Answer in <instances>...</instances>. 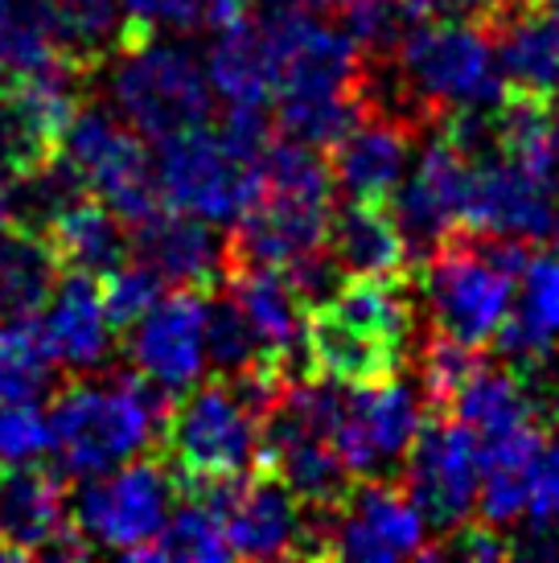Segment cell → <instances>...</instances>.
Returning a JSON list of instances; mask_svg holds the SVG:
<instances>
[{"instance_id":"obj_1","label":"cell","mask_w":559,"mask_h":563,"mask_svg":"<svg viewBox=\"0 0 559 563\" xmlns=\"http://www.w3.org/2000/svg\"><path fill=\"white\" fill-rule=\"evenodd\" d=\"M173 395L140 371H116L108 383H70L54 395L50 453L66 477H95L149 453L169 420Z\"/></svg>"},{"instance_id":"obj_2","label":"cell","mask_w":559,"mask_h":563,"mask_svg":"<svg viewBox=\"0 0 559 563\" xmlns=\"http://www.w3.org/2000/svg\"><path fill=\"white\" fill-rule=\"evenodd\" d=\"M111 108L132 132L165 141L198 128L215 111V87L206 66L177 42L144 37L111 58Z\"/></svg>"},{"instance_id":"obj_3","label":"cell","mask_w":559,"mask_h":563,"mask_svg":"<svg viewBox=\"0 0 559 563\" xmlns=\"http://www.w3.org/2000/svg\"><path fill=\"white\" fill-rule=\"evenodd\" d=\"M156 444L177 485L243 477L260 456V416L243 404L231 378H215L173 399Z\"/></svg>"},{"instance_id":"obj_4","label":"cell","mask_w":559,"mask_h":563,"mask_svg":"<svg viewBox=\"0 0 559 563\" xmlns=\"http://www.w3.org/2000/svg\"><path fill=\"white\" fill-rule=\"evenodd\" d=\"M424 267V297H428V313L432 329L461 345L482 350L494 342L497 325L506 321L514 305V280L506 267H497L473 239L469 227H457L440 239L432 255L419 260Z\"/></svg>"},{"instance_id":"obj_5","label":"cell","mask_w":559,"mask_h":563,"mask_svg":"<svg viewBox=\"0 0 559 563\" xmlns=\"http://www.w3.org/2000/svg\"><path fill=\"white\" fill-rule=\"evenodd\" d=\"M153 161L156 194L169 210L231 227L260 198V165L234 157L218 132L206 124L165 136Z\"/></svg>"},{"instance_id":"obj_6","label":"cell","mask_w":559,"mask_h":563,"mask_svg":"<svg viewBox=\"0 0 559 563\" xmlns=\"http://www.w3.org/2000/svg\"><path fill=\"white\" fill-rule=\"evenodd\" d=\"M169 498L173 482L165 461L132 456V461H124V465H116L108 473L78 477L70 518H75V527L91 548L99 543V548H111L128 555V560H136L165 527Z\"/></svg>"},{"instance_id":"obj_7","label":"cell","mask_w":559,"mask_h":563,"mask_svg":"<svg viewBox=\"0 0 559 563\" xmlns=\"http://www.w3.org/2000/svg\"><path fill=\"white\" fill-rule=\"evenodd\" d=\"M63 157L75 165L83 186L111 206L128 227H136L161 206L149 148L116 111L78 108L63 136Z\"/></svg>"},{"instance_id":"obj_8","label":"cell","mask_w":559,"mask_h":563,"mask_svg":"<svg viewBox=\"0 0 559 563\" xmlns=\"http://www.w3.org/2000/svg\"><path fill=\"white\" fill-rule=\"evenodd\" d=\"M407 498L419 506L424 522L432 531H452L478 510V489H482V444L469 423L452 416H436L419 423L416 440L404 461Z\"/></svg>"},{"instance_id":"obj_9","label":"cell","mask_w":559,"mask_h":563,"mask_svg":"<svg viewBox=\"0 0 559 563\" xmlns=\"http://www.w3.org/2000/svg\"><path fill=\"white\" fill-rule=\"evenodd\" d=\"M424 411V395L395 378L374 387H350L329 440L354 477H387L391 470H399V461H407Z\"/></svg>"},{"instance_id":"obj_10","label":"cell","mask_w":559,"mask_h":563,"mask_svg":"<svg viewBox=\"0 0 559 563\" xmlns=\"http://www.w3.org/2000/svg\"><path fill=\"white\" fill-rule=\"evenodd\" d=\"M428 551V522L419 506L387 477L354 485L333 515V560L395 563Z\"/></svg>"},{"instance_id":"obj_11","label":"cell","mask_w":559,"mask_h":563,"mask_svg":"<svg viewBox=\"0 0 559 563\" xmlns=\"http://www.w3.org/2000/svg\"><path fill=\"white\" fill-rule=\"evenodd\" d=\"M128 366L153 378L161 391L186 395L206 375V292L202 288H177L161 297L132 325Z\"/></svg>"},{"instance_id":"obj_12","label":"cell","mask_w":559,"mask_h":563,"mask_svg":"<svg viewBox=\"0 0 559 563\" xmlns=\"http://www.w3.org/2000/svg\"><path fill=\"white\" fill-rule=\"evenodd\" d=\"M461 227L539 243L556 235L559 227V181L523 169L506 157L482 161L469 173Z\"/></svg>"},{"instance_id":"obj_13","label":"cell","mask_w":559,"mask_h":563,"mask_svg":"<svg viewBox=\"0 0 559 563\" xmlns=\"http://www.w3.org/2000/svg\"><path fill=\"white\" fill-rule=\"evenodd\" d=\"M469 173H473V165L445 136H436L419 153V165L412 169V177H404L399 189L391 194L387 206L407 239L412 264H419L424 255H432L440 247V239L461 227Z\"/></svg>"},{"instance_id":"obj_14","label":"cell","mask_w":559,"mask_h":563,"mask_svg":"<svg viewBox=\"0 0 559 563\" xmlns=\"http://www.w3.org/2000/svg\"><path fill=\"white\" fill-rule=\"evenodd\" d=\"M128 231H132V255L153 267L169 288L210 292L227 284V235H218L215 222L156 206L149 219H140Z\"/></svg>"},{"instance_id":"obj_15","label":"cell","mask_w":559,"mask_h":563,"mask_svg":"<svg viewBox=\"0 0 559 563\" xmlns=\"http://www.w3.org/2000/svg\"><path fill=\"white\" fill-rule=\"evenodd\" d=\"M412 144H416V128L366 108L362 120L329 148L333 186L350 202H391V194L407 177Z\"/></svg>"},{"instance_id":"obj_16","label":"cell","mask_w":559,"mask_h":563,"mask_svg":"<svg viewBox=\"0 0 559 563\" xmlns=\"http://www.w3.org/2000/svg\"><path fill=\"white\" fill-rule=\"evenodd\" d=\"M42 333L63 371L70 375L103 371L116 350V325L108 321L99 280L83 272H63V280L54 284L42 309Z\"/></svg>"},{"instance_id":"obj_17","label":"cell","mask_w":559,"mask_h":563,"mask_svg":"<svg viewBox=\"0 0 559 563\" xmlns=\"http://www.w3.org/2000/svg\"><path fill=\"white\" fill-rule=\"evenodd\" d=\"M497 70L506 87L527 95H559V4L551 0H506L490 21Z\"/></svg>"},{"instance_id":"obj_18","label":"cell","mask_w":559,"mask_h":563,"mask_svg":"<svg viewBox=\"0 0 559 563\" xmlns=\"http://www.w3.org/2000/svg\"><path fill=\"white\" fill-rule=\"evenodd\" d=\"M300 522H305V501L267 470L239 485L231 506L222 510V531L231 539V551L248 560L293 555Z\"/></svg>"},{"instance_id":"obj_19","label":"cell","mask_w":559,"mask_h":563,"mask_svg":"<svg viewBox=\"0 0 559 563\" xmlns=\"http://www.w3.org/2000/svg\"><path fill=\"white\" fill-rule=\"evenodd\" d=\"M305 354L313 375H326L346 387H374L399 375L404 350L350 325L329 305H313L305 313Z\"/></svg>"},{"instance_id":"obj_20","label":"cell","mask_w":559,"mask_h":563,"mask_svg":"<svg viewBox=\"0 0 559 563\" xmlns=\"http://www.w3.org/2000/svg\"><path fill=\"white\" fill-rule=\"evenodd\" d=\"M70 522L63 477L37 465H0V539L21 555H42Z\"/></svg>"},{"instance_id":"obj_21","label":"cell","mask_w":559,"mask_h":563,"mask_svg":"<svg viewBox=\"0 0 559 563\" xmlns=\"http://www.w3.org/2000/svg\"><path fill=\"white\" fill-rule=\"evenodd\" d=\"M42 235L54 247L63 272H83V276H95V280L111 276L132 255L128 222L111 206L99 202L95 194L78 198L75 206H66Z\"/></svg>"},{"instance_id":"obj_22","label":"cell","mask_w":559,"mask_h":563,"mask_svg":"<svg viewBox=\"0 0 559 563\" xmlns=\"http://www.w3.org/2000/svg\"><path fill=\"white\" fill-rule=\"evenodd\" d=\"M54 46L78 75L108 66L116 54L144 42L128 21L124 0H50Z\"/></svg>"},{"instance_id":"obj_23","label":"cell","mask_w":559,"mask_h":563,"mask_svg":"<svg viewBox=\"0 0 559 563\" xmlns=\"http://www.w3.org/2000/svg\"><path fill=\"white\" fill-rule=\"evenodd\" d=\"M329 251L338 255L346 276H407L412 251L387 202H350L333 214Z\"/></svg>"},{"instance_id":"obj_24","label":"cell","mask_w":559,"mask_h":563,"mask_svg":"<svg viewBox=\"0 0 559 563\" xmlns=\"http://www.w3.org/2000/svg\"><path fill=\"white\" fill-rule=\"evenodd\" d=\"M206 79L215 95H222V103L267 108V99L276 95V66L264 30L251 13L218 25V37L206 49Z\"/></svg>"},{"instance_id":"obj_25","label":"cell","mask_w":559,"mask_h":563,"mask_svg":"<svg viewBox=\"0 0 559 563\" xmlns=\"http://www.w3.org/2000/svg\"><path fill=\"white\" fill-rule=\"evenodd\" d=\"M440 416L469 423L478 432V440L502 437V432L523 428V423H544L539 411H535L527 383L514 375L506 362H485V358H478V366L452 391L449 407Z\"/></svg>"},{"instance_id":"obj_26","label":"cell","mask_w":559,"mask_h":563,"mask_svg":"<svg viewBox=\"0 0 559 563\" xmlns=\"http://www.w3.org/2000/svg\"><path fill=\"white\" fill-rule=\"evenodd\" d=\"M58 280L63 264L42 231L9 227L0 235V317H37Z\"/></svg>"},{"instance_id":"obj_27","label":"cell","mask_w":559,"mask_h":563,"mask_svg":"<svg viewBox=\"0 0 559 563\" xmlns=\"http://www.w3.org/2000/svg\"><path fill=\"white\" fill-rule=\"evenodd\" d=\"M58 383V362L33 317H0V399L37 404Z\"/></svg>"},{"instance_id":"obj_28","label":"cell","mask_w":559,"mask_h":563,"mask_svg":"<svg viewBox=\"0 0 559 563\" xmlns=\"http://www.w3.org/2000/svg\"><path fill=\"white\" fill-rule=\"evenodd\" d=\"M66 63L54 46L50 0H0V79Z\"/></svg>"},{"instance_id":"obj_29","label":"cell","mask_w":559,"mask_h":563,"mask_svg":"<svg viewBox=\"0 0 559 563\" xmlns=\"http://www.w3.org/2000/svg\"><path fill=\"white\" fill-rule=\"evenodd\" d=\"M206 362L218 371V378L243 375L260 362H272L231 288L227 292H215V288L206 292Z\"/></svg>"},{"instance_id":"obj_30","label":"cell","mask_w":559,"mask_h":563,"mask_svg":"<svg viewBox=\"0 0 559 563\" xmlns=\"http://www.w3.org/2000/svg\"><path fill=\"white\" fill-rule=\"evenodd\" d=\"M231 539L222 531L218 510H210L206 501L189 498L173 518H165V527L149 548L140 551L136 560H177V563H222L231 560Z\"/></svg>"},{"instance_id":"obj_31","label":"cell","mask_w":559,"mask_h":563,"mask_svg":"<svg viewBox=\"0 0 559 563\" xmlns=\"http://www.w3.org/2000/svg\"><path fill=\"white\" fill-rule=\"evenodd\" d=\"M99 288H103V309H108L111 325L132 329L140 317L153 309L156 300L165 297V288H169V284L161 280L149 264L132 260V264L116 267L111 276H103V280H99Z\"/></svg>"},{"instance_id":"obj_32","label":"cell","mask_w":559,"mask_h":563,"mask_svg":"<svg viewBox=\"0 0 559 563\" xmlns=\"http://www.w3.org/2000/svg\"><path fill=\"white\" fill-rule=\"evenodd\" d=\"M50 453V420L37 404L0 399V465H33Z\"/></svg>"},{"instance_id":"obj_33","label":"cell","mask_w":559,"mask_h":563,"mask_svg":"<svg viewBox=\"0 0 559 563\" xmlns=\"http://www.w3.org/2000/svg\"><path fill=\"white\" fill-rule=\"evenodd\" d=\"M428 560H478V563H494V560H511V539L506 531H497L490 522H457L452 531H445L440 543H428L424 551Z\"/></svg>"},{"instance_id":"obj_34","label":"cell","mask_w":559,"mask_h":563,"mask_svg":"<svg viewBox=\"0 0 559 563\" xmlns=\"http://www.w3.org/2000/svg\"><path fill=\"white\" fill-rule=\"evenodd\" d=\"M124 9L140 37L189 33L206 25V0H124Z\"/></svg>"},{"instance_id":"obj_35","label":"cell","mask_w":559,"mask_h":563,"mask_svg":"<svg viewBox=\"0 0 559 563\" xmlns=\"http://www.w3.org/2000/svg\"><path fill=\"white\" fill-rule=\"evenodd\" d=\"M527 515L535 522H559V440H544L530 461Z\"/></svg>"},{"instance_id":"obj_36","label":"cell","mask_w":559,"mask_h":563,"mask_svg":"<svg viewBox=\"0 0 559 563\" xmlns=\"http://www.w3.org/2000/svg\"><path fill=\"white\" fill-rule=\"evenodd\" d=\"M9 222V177L0 173V227Z\"/></svg>"},{"instance_id":"obj_37","label":"cell","mask_w":559,"mask_h":563,"mask_svg":"<svg viewBox=\"0 0 559 563\" xmlns=\"http://www.w3.org/2000/svg\"><path fill=\"white\" fill-rule=\"evenodd\" d=\"M551 144H556V157H559V95L551 99Z\"/></svg>"},{"instance_id":"obj_38","label":"cell","mask_w":559,"mask_h":563,"mask_svg":"<svg viewBox=\"0 0 559 563\" xmlns=\"http://www.w3.org/2000/svg\"><path fill=\"white\" fill-rule=\"evenodd\" d=\"M556 260H559V227H556Z\"/></svg>"},{"instance_id":"obj_39","label":"cell","mask_w":559,"mask_h":563,"mask_svg":"<svg viewBox=\"0 0 559 563\" xmlns=\"http://www.w3.org/2000/svg\"><path fill=\"white\" fill-rule=\"evenodd\" d=\"M556 527H559V522H556Z\"/></svg>"}]
</instances>
